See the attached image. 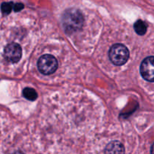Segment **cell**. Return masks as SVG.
I'll list each match as a JSON object with an SVG mask.
<instances>
[{
	"label": "cell",
	"instance_id": "obj_1",
	"mask_svg": "<svg viewBox=\"0 0 154 154\" xmlns=\"http://www.w3.org/2000/svg\"><path fill=\"white\" fill-rule=\"evenodd\" d=\"M84 15L76 8L67 9L62 17V23L65 31L69 34L78 32L84 25Z\"/></svg>",
	"mask_w": 154,
	"mask_h": 154
},
{
	"label": "cell",
	"instance_id": "obj_2",
	"mask_svg": "<svg viewBox=\"0 0 154 154\" xmlns=\"http://www.w3.org/2000/svg\"><path fill=\"white\" fill-rule=\"evenodd\" d=\"M108 55L113 64L116 66H122L129 60V51L125 45L122 44H116L111 48Z\"/></svg>",
	"mask_w": 154,
	"mask_h": 154
},
{
	"label": "cell",
	"instance_id": "obj_3",
	"mask_svg": "<svg viewBox=\"0 0 154 154\" xmlns=\"http://www.w3.org/2000/svg\"><path fill=\"white\" fill-rule=\"evenodd\" d=\"M37 66L41 73L49 75L56 72L58 68V62L54 56L45 54L39 58Z\"/></svg>",
	"mask_w": 154,
	"mask_h": 154
},
{
	"label": "cell",
	"instance_id": "obj_4",
	"mask_svg": "<svg viewBox=\"0 0 154 154\" xmlns=\"http://www.w3.org/2000/svg\"><path fill=\"white\" fill-rule=\"evenodd\" d=\"M4 54L7 61L11 63H17L22 57V48L18 44L13 42L6 46Z\"/></svg>",
	"mask_w": 154,
	"mask_h": 154
},
{
	"label": "cell",
	"instance_id": "obj_5",
	"mask_svg": "<svg viewBox=\"0 0 154 154\" xmlns=\"http://www.w3.org/2000/svg\"><path fill=\"white\" fill-rule=\"evenodd\" d=\"M141 75L146 81L154 82V57L144 59L140 67Z\"/></svg>",
	"mask_w": 154,
	"mask_h": 154
},
{
	"label": "cell",
	"instance_id": "obj_6",
	"mask_svg": "<svg viewBox=\"0 0 154 154\" xmlns=\"http://www.w3.org/2000/svg\"><path fill=\"white\" fill-rule=\"evenodd\" d=\"M105 153H125V148L123 144L119 141H112L107 145Z\"/></svg>",
	"mask_w": 154,
	"mask_h": 154
},
{
	"label": "cell",
	"instance_id": "obj_7",
	"mask_svg": "<svg viewBox=\"0 0 154 154\" xmlns=\"http://www.w3.org/2000/svg\"><path fill=\"white\" fill-rule=\"evenodd\" d=\"M134 29L139 35H144L147 32V26L144 21L141 20H138L134 24Z\"/></svg>",
	"mask_w": 154,
	"mask_h": 154
},
{
	"label": "cell",
	"instance_id": "obj_8",
	"mask_svg": "<svg viewBox=\"0 0 154 154\" xmlns=\"http://www.w3.org/2000/svg\"><path fill=\"white\" fill-rule=\"evenodd\" d=\"M23 96L29 101H35L38 98V94L35 90L30 87H26L23 90Z\"/></svg>",
	"mask_w": 154,
	"mask_h": 154
},
{
	"label": "cell",
	"instance_id": "obj_9",
	"mask_svg": "<svg viewBox=\"0 0 154 154\" xmlns=\"http://www.w3.org/2000/svg\"><path fill=\"white\" fill-rule=\"evenodd\" d=\"M14 5L11 2H3L1 6L2 12L4 14H8L12 11V8H14Z\"/></svg>",
	"mask_w": 154,
	"mask_h": 154
},
{
	"label": "cell",
	"instance_id": "obj_10",
	"mask_svg": "<svg viewBox=\"0 0 154 154\" xmlns=\"http://www.w3.org/2000/svg\"><path fill=\"white\" fill-rule=\"evenodd\" d=\"M24 8V5L22 4V3H16V4L14 5V11H20L23 8Z\"/></svg>",
	"mask_w": 154,
	"mask_h": 154
},
{
	"label": "cell",
	"instance_id": "obj_11",
	"mask_svg": "<svg viewBox=\"0 0 154 154\" xmlns=\"http://www.w3.org/2000/svg\"><path fill=\"white\" fill-rule=\"evenodd\" d=\"M150 152H151V153H154V144L152 145L151 150H150Z\"/></svg>",
	"mask_w": 154,
	"mask_h": 154
}]
</instances>
